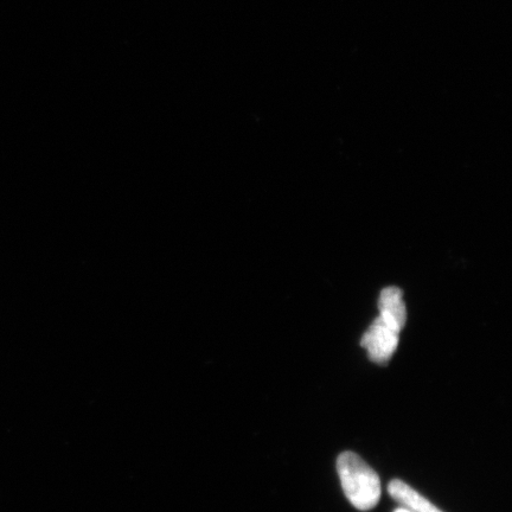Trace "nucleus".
Here are the masks:
<instances>
[{
	"instance_id": "obj_3",
	"label": "nucleus",
	"mask_w": 512,
	"mask_h": 512,
	"mask_svg": "<svg viewBox=\"0 0 512 512\" xmlns=\"http://www.w3.org/2000/svg\"><path fill=\"white\" fill-rule=\"evenodd\" d=\"M388 492L395 502L411 512H443L400 479H394L389 483Z\"/></svg>"
},
{
	"instance_id": "obj_4",
	"label": "nucleus",
	"mask_w": 512,
	"mask_h": 512,
	"mask_svg": "<svg viewBox=\"0 0 512 512\" xmlns=\"http://www.w3.org/2000/svg\"><path fill=\"white\" fill-rule=\"evenodd\" d=\"M380 317L402 330L406 324L407 311L398 287H387L380 294Z\"/></svg>"
},
{
	"instance_id": "obj_5",
	"label": "nucleus",
	"mask_w": 512,
	"mask_h": 512,
	"mask_svg": "<svg viewBox=\"0 0 512 512\" xmlns=\"http://www.w3.org/2000/svg\"><path fill=\"white\" fill-rule=\"evenodd\" d=\"M394 512H411V511H409V510H407L405 508L400 507L398 509H395Z\"/></svg>"
},
{
	"instance_id": "obj_1",
	"label": "nucleus",
	"mask_w": 512,
	"mask_h": 512,
	"mask_svg": "<svg viewBox=\"0 0 512 512\" xmlns=\"http://www.w3.org/2000/svg\"><path fill=\"white\" fill-rule=\"evenodd\" d=\"M337 473L348 501L357 510L369 511L380 502L381 480L373 467L354 452H343L337 459Z\"/></svg>"
},
{
	"instance_id": "obj_2",
	"label": "nucleus",
	"mask_w": 512,
	"mask_h": 512,
	"mask_svg": "<svg viewBox=\"0 0 512 512\" xmlns=\"http://www.w3.org/2000/svg\"><path fill=\"white\" fill-rule=\"evenodd\" d=\"M400 332L393 324L377 317L361 341L362 347L368 351L370 361L381 366L387 364L398 348Z\"/></svg>"
}]
</instances>
